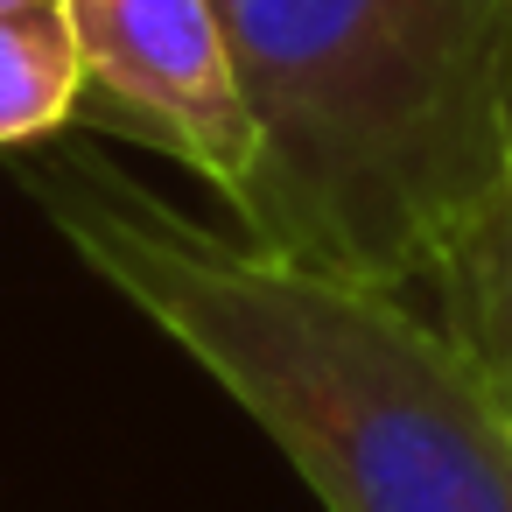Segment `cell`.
I'll list each match as a JSON object with an SVG mask.
<instances>
[{
	"mask_svg": "<svg viewBox=\"0 0 512 512\" xmlns=\"http://www.w3.org/2000/svg\"><path fill=\"white\" fill-rule=\"evenodd\" d=\"M57 239L183 344L323 512H512V414L477 358L393 288L211 232L99 148L22 155Z\"/></svg>",
	"mask_w": 512,
	"mask_h": 512,
	"instance_id": "1",
	"label": "cell"
},
{
	"mask_svg": "<svg viewBox=\"0 0 512 512\" xmlns=\"http://www.w3.org/2000/svg\"><path fill=\"white\" fill-rule=\"evenodd\" d=\"M253 113L239 239L372 288L442 267L512 113V0H218Z\"/></svg>",
	"mask_w": 512,
	"mask_h": 512,
	"instance_id": "2",
	"label": "cell"
},
{
	"mask_svg": "<svg viewBox=\"0 0 512 512\" xmlns=\"http://www.w3.org/2000/svg\"><path fill=\"white\" fill-rule=\"evenodd\" d=\"M85 50V120L127 134L225 204L253 176V113L232 71L218 0H64Z\"/></svg>",
	"mask_w": 512,
	"mask_h": 512,
	"instance_id": "3",
	"label": "cell"
},
{
	"mask_svg": "<svg viewBox=\"0 0 512 512\" xmlns=\"http://www.w3.org/2000/svg\"><path fill=\"white\" fill-rule=\"evenodd\" d=\"M435 302H442V330L477 358V372L491 379V393L512 414V113H505V155H498V183L484 197V211L463 225V239L442 253V267L428 274Z\"/></svg>",
	"mask_w": 512,
	"mask_h": 512,
	"instance_id": "4",
	"label": "cell"
},
{
	"mask_svg": "<svg viewBox=\"0 0 512 512\" xmlns=\"http://www.w3.org/2000/svg\"><path fill=\"white\" fill-rule=\"evenodd\" d=\"M78 106H85V50L64 0L0 15V155L57 141L78 120Z\"/></svg>",
	"mask_w": 512,
	"mask_h": 512,
	"instance_id": "5",
	"label": "cell"
},
{
	"mask_svg": "<svg viewBox=\"0 0 512 512\" xmlns=\"http://www.w3.org/2000/svg\"><path fill=\"white\" fill-rule=\"evenodd\" d=\"M15 8H50V0H0V15H15Z\"/></svg>",
	"mask_w": 512,
	"mask_h": 512,
	"instance_id": "6",
	"label": "cell"
}]
</instances>
